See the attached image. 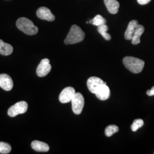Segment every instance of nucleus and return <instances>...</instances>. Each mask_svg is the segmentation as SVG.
<instances>
[{"label":"nucleus","instance_id":"412c9836","mask_svg":"<svg viewBox=\"0 0 154 154\" xmlns=\"http://www.w3.org/2000/svg\"><path fill=\"white\" fill-rule=\"evenodd\" d=\"M143 125H144V122L142 119H135L133 122L131 127L132 131H134V132L137 131L139 128L143 126Z\"/></svg>","mask_w":154,"mask_h":154},{"label":"nucleus","instance_id":"423d86ee","mask_svg":"<svg viewBox=\"0 0 154 154\" xmlns=\"http://www.w3.org/2000/svg\"><path fill=\"white\" fill-rule=\"evenodd\" d=\"M51 69V66L50 64V61L48 58L42 60L37 68V74L39 77L46 76Z\"/></svg>","mask_w":154,"mask_h":154},{"label":"nucleus","instance_id":"ddd939ff","mask_svg":"<svg viewBox=\"0 0 154 154\" xmlns=\"http://www.w3.org/2000/svg\"><path fill=\"white\" fill-rule=\"evenodd\" d=\"M138 21L137 20H132L129 22L126 30L125 34V38L127 40H131L135 32V30L138 26Z\"/></svg>","mask_w":154,"mask_h":154},{"label":"nucleus","instance_id":"f8f14e48","mask_svg":"<svg viewBox=\"0 0 154 154\" xmlns=\"http://www.w3.org/2000/svg\"><path fill=\"white\" fill-rule=\"evenodd\" d=\"M104 2L108 11L111 14H115L118 12L120 4L117 0H104Z\"/></svg>","mask_w":154,"mask_h":154},{"label":"nucleus","instance_id":"a211bd4d","mask_svg":"<svg viewBox=\"0 0 154 154\" xmlns=\"http://www.w3.org/2000/svg\"><path fill=\"white\" fill-rule=\"evenodd\" d=\"M97 29H98V32H99V34H100L106 41H110V39H111V35L107 33V32L109 29V27L106 24L102 25L100 26H98Z\"/></svg>","mask_w":154,"mask_h":154},{"label":"nucleus","instance_id":"f03ea898","mask_svg":"<svg viewBox=\"0 0 154 154\" xmlns=\"http://www.w3.org/2000/svg\"><path fill=\"white\" fill-rule=\"evenodd\" d=\"M16 26L22 32L30 35H35L38 32V27L35 26L31 20L25 17L18 18L17 21Z\"/></svg>","mask_w":154,"mask_h":154},{"label":"nucleus","instance_id":"1a4fd4ad","mask_svg":"<svg viewBox=\"0 0 154 154\" xmlns=\"http://www.w3.org/2000/svg\"><path fill=\"white\" fill-rule=\"evenodd\" d=\"M95 94L100 100H106L110 97V88L106 84H102L97 89Z\"/></svg>","mask_w":154,"mask_h":154},{"label":"nucleus","instance_id":"dca6fc26","mask_svg":"<svg viewBox=\"0 0 154 154\" xmlns=\"http://www.w3.org/2000/svg\"><path fill=\"white\" fill-rule=\"evenodd\" d=\"M13 51V48L11 45L6 44L2 40L0 39V54L2 55H9Z\"/></svg>","mask_w":154,"mask_h":154},{"label":"nucleus","instance_id":"2eb2a0df","mask_svg":"<svg viewBox=\"0 0 154 154\" xmlns=\"http://www.w3.org/2000/svg\"><path fill=\"white\" fill-rule=\"evenodd\" d=\"M144 32V28L142 25H138L134 33L131 43L133 45H138L140 42V37Z\"/></svg>","mask_w":154,"mask_h":154},{"label":"nucleus","instance_id":"0eeeda50","mask_svg":"<svg viewBox=\"0 0 154 154\" xmlns=\"http://www.w3.org/2000/svg\"><path fill=\"white\" fill-rule=\"evenodd\" d=\"M75 94L76 93L74 88L72 87H67L61 91L59 97L60 101L62 103L72 102Z\"/></svg>","mask_w":154,"mask_h":154},{"label":"nucleus","instance_id":"f3484780","mask_svg":"<svg viewBox=\"0 0 154 154\" xmlns=\"http://www.w3.org/2000/svg\"><path fill=\"white\" fill-rule=\"evenodd\" d=\"M86 23H91V24H93V25H95V26H100L102 25L106 24V20L101 15L98 14V15H97L93 19L90 20V21H87Z\"/></svg>","mask_w":154,"mask_h":154},{"label":"nucleus","instance_id":"9d476101","mask_svg":"<svg viewBox=\"0 0 154 154\" xmlns=\"http://www.w3.org/2000/svg\"><path fill=\"white\" fill-rule=\"evenodd\" d=\"M0 87L5 91H11L13 88V82L11 77L6 74H0Z\"/></svg>","mask_w":154,"mask_h":154},{"label":"nucleus","instance_id":"5701e85b","mask_svg":"<svg viewBox=\"0 0 154 154\" xmlns=\"http://www.w3.org/2000/svg\"><path fill=\"white\" fill-rule=\"evenodd\" d=\"M147 94L149 96H154V86H153L151 90L147 91Z\"/></svg>","mask_w":154,"mask_h":154},{"label":"nucleus","instance_id":"20e7f679","mask_svg":"<svg viewBox=\"0 0 154 154\" xmlns=\"http://www.w3.org/2000/svg\"><path fill=\"white\" fill-rule=\"evenodd\" d=\"M28 104L25 101L17 102L11 106L8 111V114L11 117H14L19 114H22L27 111Z\"/></svg>","mask_w":154,"mask_h":154},{"label":"nucleus","instance_id":"6ab92c4d","mask_svg":"<svg viewBox=\"0 0 154 154\" xmlns=\"http://www.w3.org/2000/svg\"><path fill=\"white\" fill-rule=\"evenodd\" d=\"M119 127L116 125L108 126L105 129V134L107 137H111L114 134L118 132Z\"/></svg>","mask_w":154,"mask_h":154},{"label":"nucleus","instance_id":"6e6552de","mask_svg":"<svg viewBox=\"0 0 154 154\" xmlns=\"http://www.w3.org/2000/svg\"><path fill=\"white\" fill-rule=\"evenodd\" d=\"M37 16L39 18L48 21H54L55 20V16L46 7L39 8L37 11Z\"/></svg>","mask_w":154,"mask_h":154},{"label":"nucleus","instance_id":"4be33fe9","mask_svg":"<svg viewBox=\"0 0 154 154\" xmlns=\"http://www.w3.org/2000/svg\"><path fill=\"white\" fill-rule=\"evenodd\" d=\"M151 0H137L138 3L140 5H146L149 3Z\"/></svg>","mask_w":154,"mask_h":154},{"label":"nucleus","instance_id":"4468645a","mask_svg":"<svg viewBox=\"0 0 154 154\" xmlns=\"http://www.w3.org/2000/svg\"><path fill=\"white\" fill-rule=\"evenodd\" d=\"M31 146L34 150L38 152H48L49 150V146L48 144L38 140L33 141Z\"/></svg>","mask_w":154,"mask_h":154},{"label":"nucleus","instance_id":"aec40b11","mask_svg":"<svg viewBox=\"0 0 154 154\" xmlns=\"http://www.w3.org/2000/svg\"><path fill=\"white\" fill-rule=\"evenodd\" d=\"M11 150V146L9 144L0 142V154H9Z\"/></svg>","mask_w":154,"mask_h":154},{"label":"nucleus","instance_id":"f257e3e1","mask_svg":"<svg viewBox=\"0 0 154 154\" xmlns=\"http://www.w3.org/2000/svg\"><path fill=\"white\" fill-rule=\"evenodd\" d=\"M85 37V34L81 28L76 25H73L64 42L66 45L75 44L82 42Z\"/></svg>","mask_w":154,"mask_h":154},{"label":"nucleus","instance_id":"39448f33","mask_svg":"<svg viewBox=\"0 0 154 154\" xmlns=\"http://www.w3.org/2000/svg\"><path fill=\"white\" fill-rule=\"evenodd\" d=\"M72 110L76 115H79L82 111L85 100L82 95L80 93H76L72 100Z\"/></svg>","mask_w":154,"mask_h":154},{"label":"nucleus","instance_id":"7ed1b4c3","mask_svg":"<svg viewBox=\"0 0 154 154\" xmlns=\"http://www.w3.org/2000/svg\"><path fill=\"white\" fill-rule=\"evenodd\" d=\"M123 63L127 69L134 74L140 73L143 70L144 62L133 57H126L123 60Z\"/></svg>","mask_w":154,"mask_h":154},{"label":"nucleus","instance_id":"9b49d317","mask_svg":"<svg viewBox=\"0 0 154 154\" xmlns=\"http://www.w3.org/2000/svg\"><path fill=\"white\" fill-rule=\"evenodd\" d=\"M102 84H106L100 78L96 77L89 78L87 82V86L89 91L92 93H95L97 89Z\"/></svg>","mask_w":154,"mask_h":154}]
</instances>
